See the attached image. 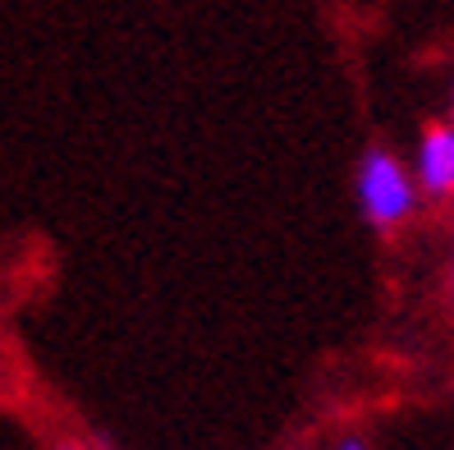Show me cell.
Returning <instances> with one entry per match:
<instances>
[{"label": "cell", "instance_id": "obj_1", "mask_svg": "<svg viewBox=\"0 0 454 450\" xmlns=\"http://www.w3.org/2000/svg\"><path fill=\"white\" fill-rule=\"evenodd\" d=\"M358 198H363L367 221L377 225V230H390V225H399L413 211L418 184H413V175L399 166L390 152L372 147L363 156V166H358Z\"/></svg>", "mask_w": 454, "mask_h": 450}, {"label": "cell", "instance_id": "obj_2", "mask_svg": "<svg viewBox=\"0 0 454 450\" xmlns=\"http://www.w3.org/2000/svg\"><path fill=\"white\" fill-rule=\"evenodd\" d=\"M418 184L436 198L454 193V124H432L418 143Z\"/></svg>", "mask_w": 454, "mask_h": 450}, {"label": "cell", "instance_id": "obj_3", "mask_svg": "<svg viewBox=\"0 0 454 450\" xmlns=\"http://www.w3.org/2000/svg\"><path fill=\"white\" fill-rule=\"evenodd\" d=\"M340 450H367V446H363V441H354V437H349V441H344V446H340Z\"/></svg>", "mask_w": 454, "mask_h": 450}, {"label": "cell", "instance_id": "obj_4", "mask_svg": "<svg viewBox=\"0 0 454 450\" xmlns=\"http://www.w3.org/2000/svg\"><path fill=\"white\" fill-rule=\"evenodd\" d=\"M60 450H83V446H60Z\"/></svg>", "mask_w": 454, "mask_h": 450}]
</instances>
